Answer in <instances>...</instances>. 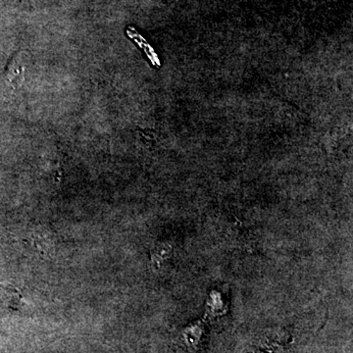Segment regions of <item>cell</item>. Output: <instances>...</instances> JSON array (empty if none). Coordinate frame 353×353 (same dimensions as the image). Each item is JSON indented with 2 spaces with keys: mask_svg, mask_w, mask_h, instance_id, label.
Segmentation results:
<instances>
[{
  "mask_svg": "<svg viewBox=\"0 0 353 353\" xmlns=\"http://www.w3.org/2000/svg\"><path fill=\"white\" fill-rule=\"evenodd\" d=\"M26 64L21 53L15 55L7 64L6 69V79L9 85L13 88H18L22 85L25 81Z\"/></svg>",
  "mask_w": 353,
  "mask_h": 353,
  "instance_id": "obj_1",
  "label": "cell"
}]
</instances>
